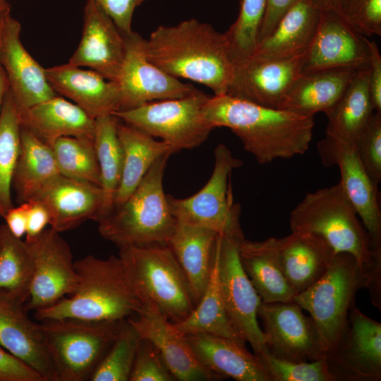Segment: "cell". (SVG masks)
<instances>
[{
	"label": "cell",
	"mask_w": 381,
	"mask_h": 381,
	"mask_svg": "<svg viewBox=\"0 0 381 381\" xmlns=\"http://www.w3.org/2000/svg\"><path fill=\"white\" fill-rule=\"evenodd\" d=\"M256 356L270 381H337L326 357L309 362H294L277 358L266 349Z\"/></svg>",
	"instance_id": "cell-42"
},
{
	"label": "cell",
	"mask_w": 381,
	"mask_h": 381,
	"mask_svg": "<svg viewBox=\"0 0 381 381\" xmlns=\"http://www.w3.org/2000/svg\"><path fill=\"white\" fill-rule=\"evenodd\" d=\"M358 69H326L301 74L282 109L308 116L325 113L340 97Z\"/></svg>",
	"instance_id": "cell-31"
},
{
	"label": "cell",
	"mask_w": 381,
	"mask_h": 381,
	"mask_svg": "<svg viewBox=\"0 0 381 381\" xmlns=\"http://www.w3.org/2000/svg\"><path fill=\"white\" fill-rule=\"evenodd\" d=\"M116 128L123 160L122 176L115 194L113 209L129 197L155 161L167 153L172 154L166 143L156 140L139 129L121 122L119 119Z\"/></svg>",
	"instance_id": "cell-33"
},
{
	"label": "cell",
	"mask_w": 381,
	"mask_h": 381,
	"mask_svg": "<svg viewBox=\"0 0 381 381\" xmlns=\"http://www.w3.org/2000/svg\"><path fill=\"white\" fill-rule=\"evenodd\" d=\"M135 318H128L141 339L159 351L176 380L204 381L222 377L205 367L193 352L185 335L152 303H143Z\"/></svg>",
	"instance_id": "cell-20"
},
{
	"label": "cell",
	"mask_w": 381,
	"mask_h": 381,
	"mask_svg": "<svg viewBox=\"0 0 381 381\" xmlns=\"http://www.w3.org/2000/svg\"><path fill=\"white\" fill-rule=\"evenodd\" d=\"M202 111L214 128H229L260 164L303 155L312 140L314 116L264 107L227 94L210 97Z\"/></svg>",
	"instance_id": "cell-1"
},
{
	"label": "cell",
	"mask_w": 381,
	"mask_h": 381,
	"mask_svg": "<svg viewBox=\"0 0 381 381\" xmlns=\"http://www.w3.org/2000/svg\"><path fill=\"white\" fill-rule=\"evenodd\" d=\"M291 232L322 237L335 253H347L358 261L366 279L372 303L381 308V255L340 183L309 193L292 210Z\"/></svg>",
	"instance_id": "cell-3"
},
{
	"label": "cell",
	"mask_w": 381,
	"mask_h": 381,
	"mask_svg": "<svg viewBox=\"0 0 381 381\" xmlns=\"http://www.w3.org/2000/svg\"><path fill=\"white\" fill-rule=\"evenodd\" d=\"M369 47L368 85L374 111L381 113V56L375 41L368 40Z\"/></svg>",
	"instance_id": "cell-48"
},
{
	"label": "cell",
	"mask_w": 381,
	"mask_h": 381,
	"mask_svg": "<svg viewBox=\"0 0 381 381\" xmlns=\"http://www.w3.org/2000/svg\"><path fill=\"white\" fill-rule=\"evenodd\" d=\"M34 262L25 241L16 237L6 224L0 225V289L28 300Z\"/></svg>",
	"instance_id": "cell-37"
},
{
	"label": "cell",
	"mask_w": 381,
	"mask_h": 381,
	"mask_svg": "<svg viewBox=\"0 0 381 381\" xmlns=\"http://www.w3.org/2000/svg\"><path fill=\"white\" fill-rule=\"evenodd\" d=\"M326 359L337 381H380L381 324L353 306L342 339Z\"/></svg>",
	"instance_id": "cell-16"
},
{
	"label": "cell",
	"mask_w": 381,
	"mask_h": 381,
	"mask_svg": "<svg viewBox=\"0 0 381 381\" xmlns=\"http://www.w3.org/2000/svg\"><path fill=\"white\" fill-rule=\"evenodd\" d=\"M26 301L0 289V346L34 369L44 381H56L42 324L29 318Z\"/></svg>",
	"instance_id": "cell-19"
},
{
	"label": "cell",
	"mask_w": 381,
	"mask_h": 381,
	"mask_svg": "<svg viewBox=\"0 0 381 381\" xmlns=\"http://www.w3.org/2000/svg\"><path fill=\"white\" fill-rule=\"evenodd\" d=\"M374 111L367 66L356 71L340 97L325 112L327 119L326 135L354 144Z\"/></svg>",
	"instance_id": "cell-34"
},
{
	"label": "cell",
	"mask_w": 381,
	"mask_h": 381,
	"mask_svg": "<svg viewBox=\"0 0 381 381\" xmlns=\"http://www.w3.org/2000/svg\"><path fill=\"white\" fill-rule=\"evenodd\" d=\"M125 52L124 36L114 22L94 0H87L80 43L68 64L89 68L116 82Z\"/></svg>",
	"instance_id": "cell-21"
},
{
	"label": "cell",
	"mask_w": 381,
	"mask_h": 381,
	"mask_svg": "<svg viewBox=\"0 0 381 381\" xmlns=\"http://www.w3.org/2000/svg\"><path fill=\"white\" fill-rule=\"evenodd\" d=\"M299 0H267L259 41L270 34L284 14Z\"/></svg>",
	"instance_id": "cell-49"
},
{
	"label": "cell",
	"mask_w": 381,
	"mask_h": 381,
	"mask_svg": "<svg viewBox=\"0 0 381 381\" xmlns=\"http://www.w3.org/2000/svg\"><path fill=\"white\" fill-rule=\"evenodd\" d=\"M119 257L141 304H154L173 323L193 310L188 280L168 244L121 248Z\"/></svg>",
	"instance_id": "cell-6"
},
{
	"label": "cell",
	"mask_w": 381,
	"mask_h": 381,
	"mask_svg": "<svg viewBox=\"0 0 381 381\" xmlns=\"http://www.w3.org/2000/svg\"><path fill=\"white\" fill-rule=\"evenodd\" d=\"M364 169L377 185L381 181V113L374 111L354 142Z\"/></svg>",
	"instance_id": "cell-43"
},
{
	"label": "cell",
	"mask_w": 381,
	"mask_h": 381,
	"mask_svg": "<svg viewBox=\"0 0 381 381\" xmlns=\"http://www.w3.org/2000/svg\"><path fill=\"white\" fill-rule=\"evenodd\" d=\"M60 174L52 147L20 126L12 188L18 204L28 202Z\"/></svg>",
	"instance_id": "cell-32"
},
{
	"label": "cell",
	"mask_w": 381,
	"mask_h": 381,
	"mask_svg": "<svg viewBox=\"0 0 381 381\" xmlns=\"http://www.w3.org/2000/svg\"><path fill=\"white\" fill-rule=\"evenodd\" d=\"M10 13H11V10L0 15V112H1L4 97L6 94L7 93V92L9 90V85H8L7 76L1 61V47L2 32H3V28H4L5 19L7 15Z\"/></svg>",
	"instance_id": "cell-52"
},
{
	"label": "cell",
	"mask_w": 381,
	"mask_h": 381,
	"mask_svg": "<svg viewBox=\"0 0 381 381\" xmlns=\"http://www.w3.org/2000/svg\"><path fill=\"white\" fill-rule=\"evenodd\" d=\"M242 164L225 145H218L211 176L198 193L181 199L167 195L176 221L203 226L219 234L243 232L239 222L241 207L234 202L231 186L232 171Z\"/></svg>",
	"instance_id": "cell-10"
},
{
	"label": "cell",
	"mask_w": 381,
	"mask_h": 381,
	"mask_svg": "<svg viewBox=\"0 0 381 381\" xmlns=\"http://www.w3.org/2000/svg\"><path fill=\"white\" fill-rule=\"evenodd\" d=\"M31 200L41 202L49 214V225L59 233L74 229L103 214L104 194L99 186L59 174Z\"/></svg>",
	"instance_id": "cell-23"
},
{
	"label": "cell",
	"mask_w": 381,
	"mask_h": 381,
	"mask_svg": "<svg viewBox=\"0 0 381 381\" xmlns=\"http://www.w3.org/2000/svg\"><path fill=\"white\" fill-rule=\"evenodd\" d=\"M266 350L289 361L309 362L325 358L328 349L310 317L294 301H261L258 310Z\"/></svg>",
	"instance_id": "cell-12"
},
{
	"label": "cell",
	"mask_w": 381,
	"mask_h": 381,
	"mask_svg": "<svg viewBox=\"0 0 381 381\" xmlns=\"http://www.w3.org/2000/svg\"><path fill=\"white\" fill-rule=\"evenodd\" d=\"M21 25L8 13L5 19L1 61L18 113L56 95L45 68L30 54L20 40Z\"/></svg>",
	"instance_id": "cell-22"
},
{
	"label": "cell",
	"mask_w": 381,
	"mask_h": 381,
	"mask_svg": "<svg viewBox=\"0 0 381 381\" xmlns=\"http://www.w3.org/2000/svg\"><path fill=\"white\" fill-rule=\"evenodd\" d=\"M60 233L51 227L25 238L34 262V274L25 306L37 311L55 304L77 289L79 277L73 254Z\"/></svg>",
	"instance_id": "cell-13"
},
{
	"label": "cell",
	"mask_w": 381,
	"mask_h": 381,
	"mask_svg": "<svg viewBox=\"0 0 381 381\" xmlns=\"http://www.w3.org/2000/svg\"><path fill=\"white\" fill-rule=\"evenodd\" d=\"M344 1L345 0H310L311 4L320 11L334 12L341 16Z\"/></svg>",
	"instance_id": "cell-53"
},
{
	"label": "cell",
	"mask_w": 381,
	"mask_h": 381,
	"mask_svg": "<svg viewBox=\"0 0 381 381\" xmlns=\"http://www.w3.org/2000/svg\"><path fill=\"white\" fill-rule=\"evenodd\" d=\"M141 337L128 318L99 363L90 381H129Z\"/></svg>",
	"instance_id": "cell-40"
},
{
	"label": "cell",
	"mask_w": 381,
	"mask_h": 381,
	"mask_svg": "<svg viewBox=\"0 0 381 381\" xmlns=\"http://www.w3.org/2000/svg\"><path fill=\"white\" fill-rule=\"evenodd\" d=\"M322 163L338 167L339 181L366 229L374 251L381 255V209L378 185L364 169L354 144L325 135L318 143Z\"/></svg>",
	"instance_id": "cell-15"
},
{
	"label": "cell",
	"mask_w": 381,
	"mask_h": 381,
	"mask_svg": "<svg viewBox=\"0 0 381 381\" xmlns=\"http://www.w3.org/2000/svg\"><path fill=\"white\" fill-rule=\"evenodd\" d=\"M320 15V11L310 0L298 1L280 18L272 32L258 42L250 56L284 59L303 55L313 39Z\"/></svg>",
	"instance_id": "cell-28"
},
{
	"label": "cell",
	"mask_w": 381,
	"mask_h": 381,
	"mask_svg": "<svg viewBox=\"0 0 381 381\" xmlns=\"http://www.w3.org/2000/svg\"><path fill=\"white\" fill-rule=\"evenodd\" d=\"M238 255L243 270L263 302H290L295 296L283 273L277 238L252 241L242 238Z\"/></svg>",
	"instance_id": "cell-30"
},
{
	"label": "cell",
	"mask_w": 381,
	"mask_h": 381,
	"mask_svg": "<svg viewBox=\"0 0 381 381\" xmlns=\"http://www.w3.org/2000/svg\"><path fill=\"white\" fill-rule=\"evenodd\" d=\"M11 10L8 0H0V15Z\"/></svg>",
	"instance_id": "cell-54"
},
{
	"label": "cell",
	"mask_w": 381,
	"mask_h": 381,
	"mask_svg": "<svg viewBox=\"0 0 381 381\" xmlns=\"http://www.w3.org/2000/svg\"><path fill=\"white\" fill-rule=\"evenodd\" d=\"M28 207V202L20 203L10 208L3 217L9 231L17 238H21L26 234Z\"/></svg>",
	"instance_id": "cell-51"
},
{
	"label": "cell",
	"mask_w": 381,
	"mask_h": 381,
	"mask_svg": "<svg viewBox=\"0 0 381 381\" xmlns=\"http://www.w3.org/2000/svg\"><path fill=\"white\" fill-rule=\"evenodd\" d=\"M19 114L10 90L0 112V217L13 207L12 179L20 148Z\"/></svg>",
	"instance_id": "cell-38"
},
{
	"label": "cell",
	"mask_w": 381,
	"mask_h": 381,
	"mask_svg": "<svg viewBox=\"0 0 381 381\" xmlns=\"http://www.w3.org/2000/svg\"><path fill=\"white\" fill-rule=\"evenodd\" d=\"M243 234H218L219 276L229 320L236 333L248 341L254 354L266 349L258 310L262 301L241 264L238 246Z\"/></svg>",
	"instance_id": "cell-11"
},
{
	"label": "cell",
	"mask_w": 381,
	"mask_h": 381,
	"mask_svg": "<svg viewBox=\"0 0 381 381\" xmlns=\"http://www.w3.org/2000/svg\"><path fill=\"white\" fill-rule=\"evenodd\" d=\"M171 155L167 153L155 161L129 197L97 221L104 239L119 248L168 244L176 224L163 186Z\"/></svg>",
	"instance_id": "cell-5"
},
{
	"label": "cell",
	"mask_w": 381,
	"mask_h": 381,
	"mask_svg": "<svg viewBox=\"0 0 381 381\" xmlns=\"http://www.w3.org/2000/svg\"><path fill=\"white\" fill-rule=\"evenodd\" d=\"M48 82L56 95L66 97L92 118L120 109L118 84L97 72L69 64L45 68Z\"/></svg>",
	"instance_id": "cell-24"
},
{
	"label": "cell",
	"mask_w": 381,
	"mask_h": 381,
	"mask_svg": "<svg viewBox=\"0 0 381 381\" xmlns=\"http://www.w3.org/2000/svg\"><path fill=\"white\" fill-rule=\"evenodd\" d=\"M198 361L222 378L237 381H270L256 355L229 338L207 333L185 335Z\"/></svg>",
	"instance_id": "cell-26"
},
{
	"label": "cell",
	"mask_w": 381,
	"mask_h": 381,
	"mask_svg": "<svg viewBox=\"0 0 381 381\" xmlns=\"http://www.w3.org/2000/svg\"><path fill=\"white\" fill-rule=\"evenodd\" d=\"M19 114L20 126L48 145L62 137L94 139L95 119L56 95Z\"/></svg>",
	"instance_id": "cell-27"
},
{
	"label": "cell",
	"mask_w": 381,
	"mask_h": 381,
	"mask_svg": "<svg viewBox=\"0 0 381 381\" xmlns=\"http://www.w3.org/2000/svg\"><path fill=\"white\" fill-rule=\"evenodd\" d=\"M27 213V228L25 238H30L40 234L49 224V214L47 208L37 200L28 201Z\"/></svg>",
	"instance_id": "cell-50"
},
{
	"label": "cell",
	"mask_w": 381,
	"mask_h": 381,
	"mask_svg": "<svg viewBox=\"0 0 381 381\" xmlns=\"http://www.w3.org/2000/svg\"><path fill=\"white\" fill-rule=\"evenodd\" d=\"M342 16L365 37L381 35V0H345Z\"/></svg>",
	"instance_id": "cell-44"
},
{
	"label": "cell",
	"mask_w": 381,
	"mask_h": 381,
	"mask_svg": "<svg viewBox=\"0 0 381 381\" xmlns=\"http://www.w3.org/2000/svg\"><path fill=\"white\" fill-rule=\"evenodd\" d=\"M365 287L366 279L356 259L349 253H337L325 274L294 297L293 301L309 313L328 352L342 339L356 293Z\"/></svg>",
	"instance_id": "cell-7"
},
{
	"label": "cell",
	"mask_w": 381,
	"mask_h": 381,
	"mask_svg": "<svg viewBox=\"0 0 381 381\" xmlns=\"http://www.w3.org/2000/svg\"><path fill=\"white\" fill-rule=\"evenodd\" d=\"M366 37L357 32L340 15L320 11L318 28L303 54L302 73L335 68H361L368 66Z\"/></svg>",
	"instance_id": "cell-18"
},
{
	"label": "cell",
	"mask_w": 381,
	"mask_h": 381,
	"mask_svg": "<svg viewBox=\"0 0 381 381\" xmlns=\"http://www.w3.org/2000/svg\"><path fill=\"white\" fill-rule=\"evenodd\" d=\"M121 321L73 318L41 321L56 381L90 380L116 338Z\"/></svg>",
	"instance_id": "cell-8"
},
{
	"label": "cell",
	"mask_w": 381,
	"mask_h": 381,
	"mask_svg": "<svg viewBox=\"0 0 381 381\" xmlns=\"http://www.w3.org/2000/svg\"><path fill=\"white\" fill-rule=\"evenodd\" d=\"M218 234L203 226L176 221L168 242L188 280L195 306L209 280Z\"/></svg>",
	"instance_id": "cell-29"
},
{
	"label": "cell",
	"mask_w": 381,
	"mask_h": 381,
	"mask_svg": "<svg viewBox=\"0 0 381 381\" xmlns=\"http://www.w3.org/2000/svg\"><path fill=\"white\" fill-rule=\"evenodd\" d=\"M50 147L61 175L100 186V170L94 139L62 137Z\"/></svg>",
	"instance_id": "cell-39"
},
{
	"label": "cell",
	"mask_w": 381,
	"mask_h": 381,
	"mask_svg": "<svg viewBox=\"0 0 381 381\" xmlns=\"http://www.w3.org/2000/svg\"><path fill=\"white\" fill-rule=\"evenodd\" d=\"M267 0H241L238 16L224 32L234 64L248 58L259 40Z\"/></svg>",
	"instance_id": "cell-41"
},
{
	"label": "cell",
	"mask_w": 381,
	"mask_h": 381,
	"mask_svg": "<svg viewBox=\"0 0 381 381\" xmlns=\"http://www.w3.org/2000/svg\"><path fill=\"white\" fill-rule=\"evenodd\" d=\"M123 36L125 56L116 81L121 95L119 110L155 101L183 98L198 91L153 64L147 56L145 40L138 33L133 31Z\"/></svg>",
	"instance_id": "cell-14"
},
{
	"label": "cell",
	"mask_w": 381,
	"mask_h": 381,
	"mask_svg": "<svg viewBox=\"0 0 381 381\" xmlns=\"http://www.w3.org/2000/svg\"><path fill=\"white\" fill-rule=\"evenodd\" d=\"M277 247L283 273L295 295L320 279L336 254L322 237L310 232L277 238Z\"/></svg>",
	"instance_id": "cell-25"
},
{
	"label": "cell",
	"mask_w": 381,
	"mask_h": 381,
	"mask_svg": "<svg viewBox=\"0 0 381 381\" xmlns=\"http://www.w3.org/2000/svg\"><path fill=\"white\" fill-rule=\"evenodd\" d=\"M148 59L171 76L209 87L214 95L226 94L235 64L224 33L211 25L188 19L159 26L145 40Z\"/></svg>",
	"instance_id": "cell-2"
},
{
	"label": "cell",
	"mask_w": 381,
	"mask_h": 381,
	"mask_svg": "<svg viewBox=\"0 0 381 381\" xmlns=\"http://www.w3.org/2000/svg\"><path fill=\"white\" fill-rule=\"evenodd\" d=\"M112 19L123 35L131 34L135 10L147 0H94Z\"/></svg>",
	"instance_id": "cell-46"
},
{
	"label": "cell",
	"mask_w": 381,
	"mask_h": 381,
	"mask_svg": "<svg viewBox=\"0 0 381 381\" xmlns=\"http://www.w3.org/2000/svg\"><path fill=\"white\" fill-rule=\"evenodd\" d=\"M209 97L198 90L186 97L148 102L112 114L153 138H161L173 154L200 145L214 128L202 111Z\"/></svg>",
	"instance_id": "cell-9"
},
{
	"label": "cell",
	"mask_w": 381,
	"mask_h": 381,
	"mask_svg": "<svg viewBox=\"0 0 381 381\" xmlns=\"http://www.w3.org/2000/svg\"><path fill=\"white\" fill-rule=\"evenodd\" d=\"M75 267L79 277L76 291L49 308L35 311L37 320L120 321L136 315L142 304L119 257L87 255L75 262Z\"/></svg>",
	"instance_id": "cell-4"
},
{
	"label": "cell",
	"mask_w": 381,
	"mask_h": 381,
	"mask_svg": "<svg viewBox=\"0 0 381 381\" xmlns=\"http://www.w3.org/2000/svg\"><path fill=\"white\" fill-rule=\"evenodd\" d=\"M174 325L183 335L212 334L229 338L245 346L246 341L233 328L224 307L219 283L217 237L205 290L190 314L183 320Z\"/></svg>",
	"instance_id": "cell-35"
},
{
	"label": "cell",
	"mask_w": 381,
	"mask_h": 381,
	"mask_svg": "<svg viewBox=\"0 0 381 381\" xmlns=\"http://www.w3.org/2000/svg\"><path fill=\"white\" fill-rule=\"evenodd\" d=\"M303 54L284 59L250 56L235 64L227 95L264 107L282 109L301 74Z\"/></svg>",
	"instance_id": "cell-17"
},
{
	"label": "cell",
	"mask_w": 381,
	"mask_h": 381,
	"mask_svg": "<svg viewBox=\"0 0 381 381\" xmlns=\"http://www.w3.org/2000/svg\"><path fill=\"white\" fill-rule=\"evenodd\" d=\"M0 381H44L25 363L0 346Z\"/></svg>",
	"instance_id": "cell-47"
},
{
	"label": "cell",
	"mask_w": 381,
	"mask_h": 381,
	"mask_svg": "<svg viewBox=\"0 0 381 381\" xmlns=\"http://www.w3.org/2000/svg\"><path fill=\"white\" fill-rule=\"evenodd\" d=\"M118 120L113 114L95 119L94 145L100 170V187L104 199L103 214L100 218L112 210L122 176L123 156L117 134Z\"/></svg>",
	"instance_id": "cell-36"
},
{
	"label": "cell",
	"mask_w": 381,
	"mask_h": 381,
	"mask_svg": "<svg viewBox=\"0 0 381 381\" xmlns=\"http://www.w3.org/2000/svg\"><path fill=\"white\" fill-rule=\"evenodd\" d=\"M176 380L157 349L147 339H141L129 381Z\"/></svg>",
	"instance_id": "cell-45"
}]
</instances>
